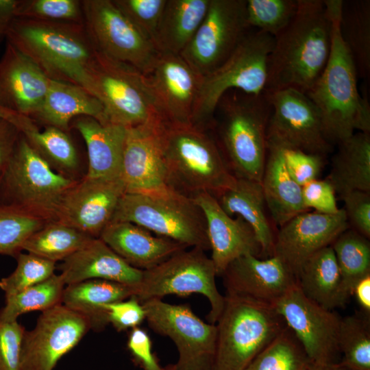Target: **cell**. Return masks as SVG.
Masks as SVG:
<instances>
[{
  "label": "cell",
  "mask_w": 370,
  "mask_h": 370,
  "mask_svg": "<svg viewBox=\"0 0 370 370\" xmlns=\"http://www.w3.org/2000/svg\"><path fill=\"white\" fill-rule=\"evenodd\" d=\"M324 1L332 23L330 53L322 73L306 94L318 108L325 136L334 145L356 130L370 133V106L359 92L356 63L342 37L343 1Z\"/></svg>",
  "instance_id": "obj_1"
},
{
  "label": "cell",
  "mask_w": 370,
  "mask_h": 370,
  "mask_svg": "<svg viewBox=\"0 0 370 370\" xmlns=\"http://www.w3.org/2000/svg\"><path fill=\"white\" fill-rule=\"evenodd\" d=\"M331 32L324 0H298L293 19L274 38L265 92L291 88L306 93L327 64Z\"/></svg>",
  "instance_id": "obj_2"
},
{
  "label": "cell",
  "mask_w": 370,
  "mask_h": 370,
  "mask_svg": "<svg viewBox=\"0 0 370 370\" xmlns=\"http://www.w3.org/2000/svg\"><path fill=\"white\" fill-rule=\"evenodd\" d=\"M5 38L49 79L80 86L92 95L96 50L84 25L16 18Z\"/></svg>",
  "instance_id": "obj_3"
},
{
  "label": "cell",
  "mask_w": 370,
  "mask_h": 370,
  "mask_svg": "<svg viewBox=\"0 0 370 370\" xmlns=\"http://www.w3.org/2000/svg\"><path fill=\"white\" fill-rule=\"evenodd\" d=\"M210 130L192 123H163L162 148L169 188L191 198L201 193L217 197L235 185L236 177Z\"/></svg>",
  "instance_id": "obj_4"
},
{
  "label": "cell",
  "mask_w": 370,
  "mask_h": 370,
  "mask_svg": "<svg viewBox=\"0 0 370 370\" xmlns=\"http://www.w3.org/2000/svg\"><path fill=\"white\" fill-rule=\"evenodd\" d=\"M271 107L266 92L232 90L220 99L212 128L227 164L236 178L261 183L267 154Z\"/></svg>",
  "instance_id": "obj_5"
},
{
  "label": "cell",
  "mask_w": 370,
  "mask_h": 370,
  "mask_svg": "<svg viewBox=\"0 0 370 370\" xmlns=\"http://www.w3.org/2000/svg\"><path fill=\"white\" fill-rule=\"evenodd\" d=\"M216 323L212 370H245L286 325L271 304L232 294Z\"/></svg>",
  "instance_id": "obj_6"
},
{
  "label": "cell",
  "mask_w": 370,
  "mask_h": 370,
  "mask_svg": "<svg viewBox=\"0 0 370 370\" xmlns=\"http://www.w3.org/2000/svg\"><path fill=\"white\" fill-rule=\"evenodd\" d=\"M112 221L135 223L188 248L210 249L203 211L193 198L169 188L150 193H125Z\"/></svg>",
  "instance_id": "obj_7"
},
{
  "label": "cell",
  "mask_w": 370,
  "mask_h": 370,
  "mask_svg": "<svg viewBox=\"0 0 370 370\" xmlns=\"http://www.w3.org/2000/svg\"><path fill=\"white\" fill-rule=\"evenodd\" d=\"M75 182L53 169L21 133L2 170L1 203L23 209L47 221L56 220L61 201Z\"/></svg>",
  "instance_id": "obj_8"
},
{
  "label": "cell",
  "mask_w": 370,
  "mask_h": 370,
  "mask_svg": "<svg viewBox=\"0 0 370 370\" xmlns=\"http://www.w3.org/2000/svg\"><path fill=\"white\" fill-rule=\"evenodd\" d=\"M273 44V36L258 30L249 31L230 57L203 77L192 124L212 127L216 107L229 90L264 93Z\"/></svg>",
  "instance_id": "obj_9"
},
{
  "label": "cell",
  "mask_w": 370,
  "mask_h": 370,
  "mask_svg": "<svg viewBox=\"0 0 370 370\" xmlns=\"http://www.w3.org/2000/svg\"><path fill=\"white\" fill-rule=\"evenodd\" d=\"M91 79L108 124L132 127L161 119L146 75L132 65L96 51Z\"/></svg>",
  "instance_id": "obj_10"
},
{
  "label": "cell",
  "mask_w": 370,
  "mask_h": 370,
  "mask_svg": "<svg viewBox=\"0 0 370 370\" xmlns=\"http://www.w3.org/2000/svg\"><path fill=\"white\" fill-rule=\"evenodd\" d=\"M217 276L213 262L205 250L199 247L185 249L143 271L140 282L133 288L134 297L141 302L169 295L201 294L210 304L209 323L216 324L225 304V295L217 286Z\"/></svg>",
  "instance_id": "obj_11"
},
{
  "label": "cell",
  "mask_w": 370,
  "mask_h": 370,
  "mask_svg": "<svg viewBox=\"0 0 370 370\" xmlns=\"http://www.w3.org/2000/svg\"><path fill=\"white\" fill-rule=\"evenodd\" d=\"M145 320L157 334L167 336L176 346V370H212L217 326L206 323L185 304H171L162 299L141 301Z\"/></svg>",
  "instance_id": "obj_12"
},
{
  "label": "cell",
  "mask_w": 370,
  "mask_h": 370,
  "mask_svg": "<svg viewBox=\"0 0 370 370\" xmlns=\"http://www.w3.org/2000/svg\"><path fill=\"white\" fill-rule=\"evenodd\" d=\"M84 26L95 50L132 65L145 75L159 52L116 6L112 0H83Z\"/></svg>",
  "instance_id": "obj_13"
},
{
  "label": "cell",
  "mask_w": 370,
  "mask_h": 370,
  "mask_svg": "<svg viewBox=\"0 0 370 370\" xmlns=\"http://www.w3.org/2000/svg\"><path fill=\"white\" fill-rule=\"evenodd\" d=\"M246 0H210L205 18L180 54L202 77L222 64L250 31Z\"/></svg>",
  "instance_id": "obj_14"
},
{
  "label": "cell",
  "mask_w": 370,
  "mask_h": 370,
  "mask_svg": "<svg viewBox=\"0 0 370 370\" xmlns=\"http://www.w3.org/2000/svg\"><path fill=\"white\" fill-rule=\"evenodd\" d=\"M266 94L271 107L267 143L325 157L332 151L319 111L306 93L289 88Z\"/></svg>",
  "instance_id": "obj_15"
},
{
  "label": "cell",
  "mask_w": 370,
  "mask_h": 370,
  "mask_svg": "<svg viewBox=\"0 0 370 370\" xmlns=\"http://www.w3.org/2000/svg\"><path fill=\"white\" fill-rule=\"evenodd\" d=\"M272 306L311 362L340 363L338 338L341 317L337 313L306 297L297 282Z\"/></svg>",
  "instance_id": "obj_16"
},
{
  "label": "cell",
  "mask_w": 370,
  "mask_h": 370,
  "mask_svg": "<svg viewBox=\"0 0 370 370\" xmlns=\"http://www.w3.org/2000/svg\"><path fill=\"white\" fill-rule=\"evenodd\" d=\"M90 330L86 317L62 304L42 311L35 327L24 333L21 370H53Z\"/></svg>",
  "instance_id": "obj_17"
},
{
  "label": "cell",
  "mask_w": 370,
  "mask_h": 370,
  "mask_svg": "<svg viewBox=\"0 0 370 370\" xmlns=\"http://www.w3.org/2000/svg\"><path fill=\"white\" fill-rule=\"evenodd\" d=\"M164 123L191 124L203 77L180 55L159 53L145 75Z\"/></svg>",
  "instance_id": "obj_18"
},
{
  "label": "cell",
  "mask_w": 370,
  "mask_h": 370,
  "mask_svg": "<svg viewBox=\"0 0 370 370\" xmlns=\"http://www.w3.org/2000/svg\"><path fill=\"white\" fill-rule=\"evenodd\" d=\"M125 193L121 178L84 177L64 195L56 220L93 238H99L111 222L119 201Z\"/></svg>",
  "instance_id": "obj_19"
},
{
  "label": "cell",
  "mask_w": 370,
  "mask_h": 370,
  "mask_svg": "<svg viewBox=\"0 0 370 370\" xmlns=\"http://www.w3.org/2000/svg\"><path fill=\"white\" fill-rule=\"evenodd\" d=\"M349 224L343 208L334 214L306 211L294 217L275 234L273 256L296 275L311 256L330 246Z\"/></svg>",
  "instance_id": "obj_20"
},
{
  "label": "cell",
  "mask_w": 370,
  "mask_h": 370,
  "mask_svg": "<svg viewBox=\"0 0 370 370\" xmlns=\"http://www.w3.org/2000/svg\"><path fill=\"white\" fill-rule=\"evenodd\" d=\"M163 123L156 118L127 127L121 175L125 193H150L168 188L162 148Z\"/></svg>",
  "instance_id": "obj_21"
},
{
  "label": "cell",
  "mask_w": 370,
  "mask_h": 370,
  "mask_svg": "<svg viewBox=\"0 0 370 370\" xmlns=\"http://www.w3.org/2000/svg\"><path fill=\"white\" fill-rule=\"evenodd\" d=\"M204 214L210 258L217 275L236 259L253 255L261 258V247L251 226L241 217L228 215L217 199L208 193L193 197Z\"/></svg>",
  "instance_id": "obj_22"
},
{
  "label": "cell",
  "mask_w": 370,
  "mask_h": 370,
  "mask_svg": "<svg viewBox=\"0 0 370 370\" xmlns=\"http://www.w3.org/2000/svg\"><path fill=\"white\" fill-rule=\"evenodd\" d=\"M226 294L273 304L296 284V278L278 257L245 255L232 262L221 275Z\"/></svg>",
  "instance_id": "obj_23"
},
{
  "label": "cell",
  "mask_w": 370,
  "mask_h": 370,
  "mask_svg": "<svg viewBox=\"0 0 370 370\" xmlns=\"http://www.w3.org/2000/svg\"><path fill=\"white\" fill-rule=\"evenodd\" d=\"M50 81L32 59L7 41L0 60V103L32 119L46 97Z\"/></svg>",
  "instance_id": "obj_24"
},
{
  "label": "cell",
  "mask_w": 370,
  "mask_h": 370,
  "mask_svg": "<svg viewBox=\"0 0 370 370\" xmlns=\"http://www.w3.org/2000/svg\"><path fill=\"white\" fill-rule=\"evenodd\" d=\"M130 265L145 271L167 260L186 246L127 221H112L99 237Z\"/></svg>",
  "instance_id": "obj_25"
},
{
  "label": "cell",
  "mask_w": 370,
  "mask_h": 370,
  "mask_svg": "<svg viewBox=\"0 0 370 370\" xmlns=\"http://www.w3.org/2000/svg\"><path fill=\"white\" fill-rule=\"evenodd\" d=\"M59 269L66 285L104 280L132 288L138 284L143 271L130 265L99 238H91L64 260Z\"/></svg>",
  "instance_id": "obj_26"
},
{
  "label": "cell",
  "mask_w": 370,
  "mask_h": 370,
  "mask_svg": "<svg viewBox=\"0 0 370 370\" xmlns=\"http://www.w3.org/2000/svg\"><path fill=\"white\" fill-rule=\"evenodd\" d=\"M71 124L80 133L86 145L88 166L86 176L121 178L127 127L103 125L86 116L74 119Z\"/></svg>",
  "instance_id": "obj_27"
},
{
  "label": "cell",
  "mask_w": 370,
  "mask_h": 370,
  "mask_svg": "<svg viewBox=\"0 0 370 370\" xmlns=\"http://www.w3.org/2000/svg\"><path fill=\"white\" fill-rule=\"evenodd\" d=\"M81 116L108 124L103 106L96 97L80 86L51 79L46 97L32 119L67 132L71 121Z\"/></svg>",
  "instance_id": "obj_28"
},
{
  "label": "cell",
  "mask_w": 370,
  "mask_h": 370,
  "mask_svg": "<svg viewBox=\"0 0 370 370\" xmlns=\"http://www.w3.org/2000/svg\"><path fill=\"white\" fill-rule=\"evenodd\" d=\"M262 191L274 223L281 227L300 213L308 211L303 203L301 189L288 172L281 147L267 143V154L261 180Z\"/></svg>",
  "instance_id": "obj_29"
},
{
  "label": "cell",
  "mask_w": 370,
  "mask_h": 370,
  "mask_svg": "<svg viewBox=\"0 0 370 370\" xmlns=\"http://www.w3.org/2000/svg\"><path fill=\"white\" fill-rule=\"evenodd\" d=\"M215 198L225 213L241 217L251 226L261 247V258L272 256L275 234L267 215L261 183L236 178L232 188Z\"/></svg>",
  "instance_id": "obj_30"
},
{
  "label": "cell",
  "mask_w": 370,
  "mask_h": 370,
  "mask_svg": "<svg viewBox=\"0 0 370 370\" xmlns=\"http://www.w3.org/2000/svg\"><path fill=\"white\" fill-rule=\"evenodd\" d=\"M296 282L306 297L329 310L344 307L349 297L331 245L306 260L296 275Z\"/></svg>",
  "instance_id": "obj_31"
},
{
  "label": "cell",
  "mask_w": 370,
  "mask_h": 370,
  "mask_svg": "<svg viewBox=\"0 0 370 370\" xmlns=\"http://www.w3.org/2000/svg\"><path fill=\"white\" fill-rule=\"evenodd\" d=\"M327 180L341 197L353 191L370 193V133L355 132L338 143Z\"/></svg>",
  "instance_id": "obj_32"
},
{
  "label": "cell",
  "mask_w": 370,
  "mask_h": 370,
  "mask_svg": "<svg viewBox=\"0 0 370 370\" xmlns=\"http://www.w3.org/2000/svg\"><path fill=\"white\" fill-rule=\"evenodd\" d=\"M210 0H166L153 44L159 53L180 54L202 23Z\"/></svg>",
  "instance_id": "obj_33"
},
{
  "label": "cell",
  "mask_w": 370,
  "mask_h": 370,
  "mask_svg": "<svg viewBox=\"0 0 370 370\" xmlns=\"http://www.w3.org/2000/svg\"><path fill=\"white\" fill-rule=\"evenodd\" d=\"M134 297L133 288L104 280H88L65 286L62 304L90 321L92 330H101L108 324L103 307Z\"/></svg>",
  "instance_id": "obj_34"
},
{
  "label": "cell",
  "mask_w": 370,
  "mask_h": 370,
  "mask_svg": "<svg viewBox=\"0 0 370 370\" xmlns=\"http://www.w3.org/2000/svg\"><path fill=\"white\" fill-rule=\"evenodd\" d=\"M92 238L53 220L33 233L23 244V250L56 262L73 254Z\"/></svg>",
  "instance_id": "obj_35"
},
{
  "label": "cell",
  "mask_w": 370,
  "mask_h": 370,
  "mask_svg": "<svg viewBox=\"0 0 370 370\" xmlns=\"http://www.w3.org/2000/svg\"><path fill=\"white\" fill-rule=\"evenodd\" d=\"M344 288L350 297L355 284L370 274L369 239L354 230L343 232L332 243Z\"/></svg>",
  "instance_id": "obj_36"
},
{
  "label": "cell",
  "mask_w": 370,
  "mask_h": 370,
  "mask_svg": "<svg viewBox=\"0 0 370 370\" xmlns=\"http://www.w3.org/2000/svg\"><path fill=\"white\" fill-rule=\"evenodd\" d=\"M21 133L55 171L65 175L77 168V151L66 132L53 126H46L40 131L34 123Z\"/></svg>",
  "instance_id": "obj_37"
},
{
  "label": "cell",
  "mask_w": 370,
  "mask_h": 370,
  "mask_svg": "<svg viewBox=\"0 0 370 370\" xmlns=\"http://www.w3.org/2000/svg\"><path fill=\"white\" fill-rule=\"evenodd\" d=\"M369 1H343L341 30L358 70L367 75L370 69V18Z\"/></svg>",
  "instance_id": "obj_38"
},
{
  "label": "cell",
  "mask_w": 370,
  "mask_h": 370,
  "mask_svg": "<svg viewBox=\"0 0 370 370\" xmlns=\"http://www.w3.org/2000/svg\"><path fill=\"white\" fill-rule=\"evenodd\" d=\"M65 286L62 275L54 273L40 283L5 297V306L0 310V319L16 321L23 314L42 312L62 304Z\"/></svg>",
  "instance_id": "obj_39"
},
{
  "label": "cell",
  "mask_w": 370,
  "mask_h": 370,
  "mask_svg": "<svg viewBox=\"0 0 370 370\" xmlns=\"http://www.w3.org/2000/svg\"><path fill=\"white\" fill-rule=\"evenodd\" d=\"M310 362L295 334L286 325L245 370H308Z\"/></svg>",
  "instance_id": "obj_40"
},
{
  "label": "cell",
  "mask_w": 370,
  "mask_h": 370,
  "mask_svg": "<svg viewBox=\"0 0 370 370\" xmlns=\"http://www.w3.org/2000/svg\"><path fill=\"white\" fill-rule=\"evenodd\" d=\"M369 320L362 313L341 317L338 345L342 365L352 370H370Z\"/></svg>",
  "instance_id": "obj_41"
},
{
  "label": "cell",
  "mask_w": 370,
  "mask_h": 370,
  "mask_svg": "<svg viewBox=\"0 0 370 370\" xmlns=\"http://www.w3.org/2000/svg\"><path fill=\"white\" fill-rule=\"evenodd\" d=\"M47 222L23 209L0 203V254L16 258L26 240Z\"/></svg>",
  "instance_id": "obj_42"
},
{
  "label": "cell",
  "mask_w": 370,
  "mask_h": 370,
  "mask_svg": "<svg viewBox=\"0 0 370 370\" xmlns=\"http://www.w3.org/2000/svg\"><path fill=\"white\" fill-rule=\"evenodd\" d=\"M298 0H246L248 27L274 38L292 21L296 14Z\"/></svg>",
  "instance_id": "obj_43"
},
{
  "label": "cell",
  "mask_w": 370,
  "mask_h": 370,
  "mask_svg": "<svg viewBox=\"0 0 370 370\" xmlns=\"http://www.w3.org/2000/svg\"><path fill=\"white\" fill-rule=\"evenodd\" d=\"M15 270L0 280L5 297L40 283L54 274L56 262L31 253H19Z\"/></svg>",
  "instance_id": "obj_44"
},
{
  "label": "cell",
  "mask_w": 370,
  "mask_h": 370,
  "mask_svg": "<svg viewBox=\"0 0 370 370\" xmlns=\"http://www.w3.org/2000/svg\"><path fill=\"white\" fill-rule=\"evenodd\" d=\"M16 18L84 25L79 0H18Z\"/></svg>",
  "instance_id": "obj_45"
},
{
  "label": "cell",
  "mask_w": 370,
  "mask_h": 370,
  "mask_svg": "<svg viewBox=\"0 0 370 370\" xmlns=\"http://www.w3.org/2000/svg\"><path fill=\"white\" fill-rule=\"evenodd\" d=\"M112 1L134 27L153 43L166 0Z\"/></svg>",
  "instance_id": "obj_46"
},
{
  "label": "cell",
  "mask_w": 370,
  "mask_h": 370,
  "mask_svg": "<svg viewBox=\"0 0 370 370\" xmlns=\"http://www.w3.org/2000/svg\"><path fill=\"white\" fill-rule=\"evenodd\" d=\"M281 148L286 168L300 186L318 179L324 165L325 156L291 147Z\"/></svg>",
  "instance_id": "obj_47"
},
{
  "label": "cell",
  "mask_w": 370,
  "mask_h": 370,
  "mask_svg": "<svg viewBox=\"0 0 370 370\" xmlns=\"http://www.w3.org/2000/svg\"><path fill=\"white\" fill-rule=\"evenodd\" d=\"M25 332L18 321L0 319V370H21L22 342Z\"/></svg>",
  "instance_id": "obj_48"
},
{
  "label": "cell",
  "mask_w": 370,
  "mask_h": 370,
  "mask_svg": "<svg viewBox=\"0 0 370 370\" xmlns=\"http://www.w3.org/2000/svg\"><path fill=\"white\" fill-rule=\"evenodd\" d=\"M302 200L305 208L323 214H334L339 212L336 192L327 180L316 179L302 186Z\"/></svg>",
  "instance_id": "obj_49"
},
{
  "label": "cell",
  "mask_w": 370,
  "mask_h": 370,
  "mask_svg": "<svg viewBox=\"0 0 370 370\" xmlns=\"http://www.w3.org/2000/svg\"><path fill=\"white\" fill-rule=\"evenodd\" d=\"M109 323L118 331L133 329L145 320V312L141 302L136 297L113 302L103 307Z\"/></svg>",
  "instance_id": "obj_50"
},
{
  "label": "cell",
  "mask_w": 370,
  "mask_h": 370,
  "mask_svg": "<svg viewBox=\"0 0 370 370\" xmlns=\"http://www.w3.org/2000/svg\"><path fill=\"white\" fill-rule=\"evenodd\" d=\"M343 210L348 224L353 230L369 239L370 238V193L353 190L343 196Z\"/></svg>",
  "instance_id": "obj_51"
},
{
  "label": "cell",
  "mask_w": 370,
  "mask_h": 370,
  "mask_svg": "<svg viewBox=\"0 0 370 370\" xmlns=\"http://www.w3.org/2000/svg\"><path fill=\"white\" fill-rule=\"evenodd\" d=\"M127 347L136 363L143 370H163L152 351V343L147 332L139 326L132 329Z\"/></svg>",
  "instance_id": "obj_52"
},
{
  "label": "cell",
  "mask_w": 370,
  "mask_h": 370,
  "mask_svg": "<svg viewBox=\"0 0 370 370\" xmlns=\"http://www.w3.org/2000/svg\"><path fill=\"white\" fill-rule=\"evenodd\" d=\"M21 134L14 123L0 117V170L3 169L11 158Z\"/></svg>",
  "instance_id": "obj_53"
},
{
  "label": "cell",
  "mask_w": 370,
  "mask_h": 370,
  "mask_svg": "<svg viewBox=\"0 0 370 370\" xmlns=\"http://www.w3.org/2000/svg\"><path fill=\"white\" fill-rule=\"evenodd\" d=\"M358 304L361 308V313L370 317V274L358 280L352 291Z\"/></svg>",
  "instance_id": "obj_54"
},
{
  "label": "cell",
  "mask_w": 370,
  "mask_h": 370,
  "mask_svg": "<svg viewBox=\"0 0 370 370\" xmlns=\"http://www.w3.org/2000/svg\"><path fill=\"white\" fill-rule=\"evenodd\" d=\"M18 0H0V38L6 34L16 18Z\"/></svg>",
  "instance_id": "obj_55"
},
{
  "label": "cell",
  "mask_w": 370,
  "mask_h": 370,
  "mask_svg": "<svg viewBox=\"0 0 370 370\" xmlns=\"http://www.w3.org/2000/svg\"><path fill=\"white\" fill-rule=\"evenodd\" d=\"M0 117L14 123L21 131L32 124L34 121L30 117L20 114L0 103Z\"/></svg>",
  "instance_id": "obj_56"
},
{
  "label": "cell",
  "mask_w": 370,
  "mask_h": 370,
  "mask_svg": "<svg viewBox=\"0 0 370 370\" xmlns=\"http://www.w3.org/2000/svg\"><path fill=\"white\" fill-rule=\"evenodd\" d=\"M308 370H352L341 363L319 364L310 362Z\"/></svg>",
  "instance_id": "obj_57"
},
{
  "label": "cell",
  "mask_w": 370,
  "mask_h": 370,
  "mask_svg": "<svg viewBox=\"0 0 370 370\" xmlns=\"http://www.w3.org/2000/svg\"><path fill=\"white\" fill-rule=\"evenodd\" d=\"M163 370H176V369L174 367V365H169L163 367Z\"/></svg>",
  "instance_id": "obj_58"
},
{
  "label": "cell",
  "mask_w": 370,
  "mask_h": 370,
  "mask_svg": "<svg viewBox=\"0 0 370 370\" xmlns=\"http://www.w3.org/2000/svg\"><path fill=\"white\" fill-rule=\"evenodd\" d=\"M1 177H2V170H0V183L1 180Z\"/></svg>",
  "instance_id": "obj_59"
}]
</instances>
